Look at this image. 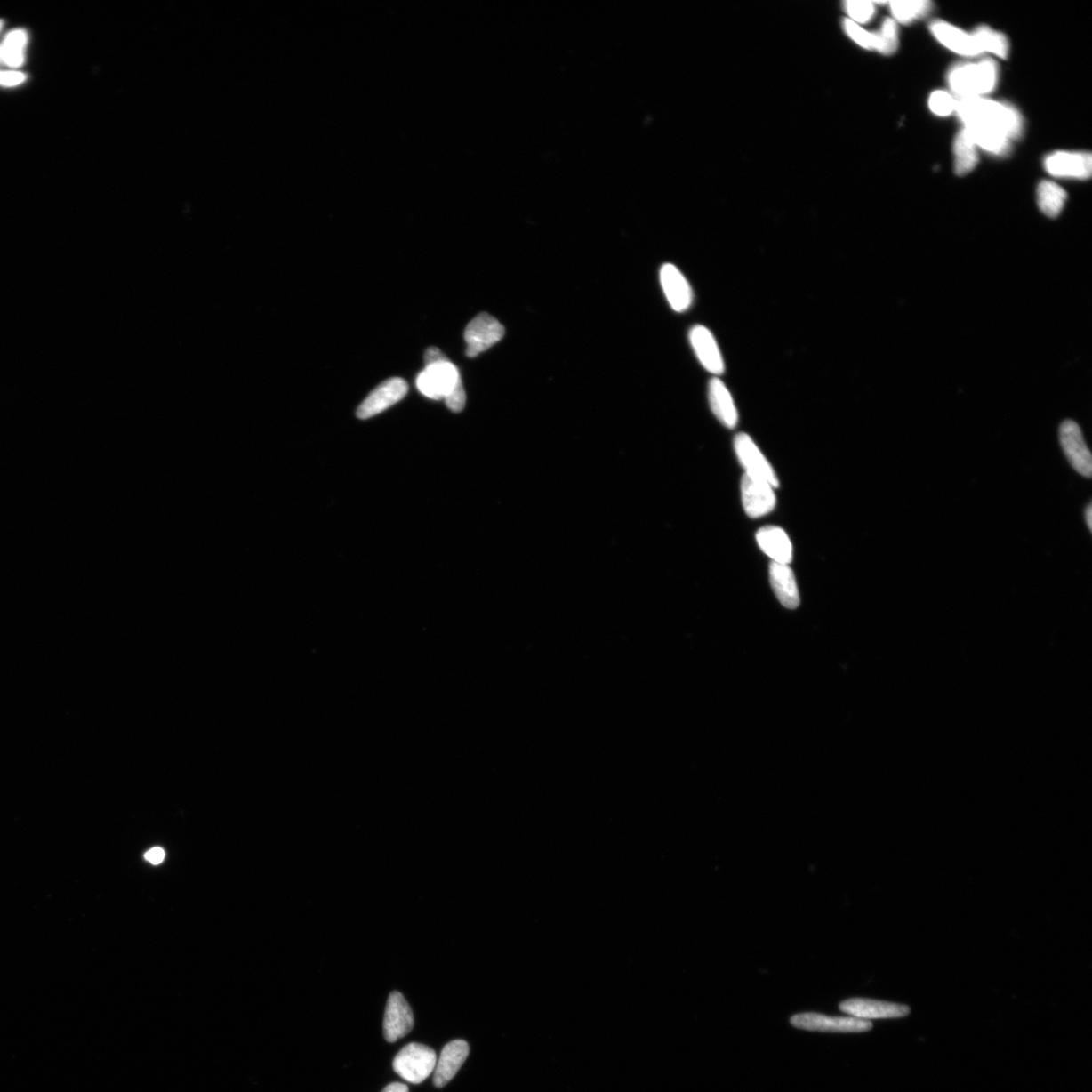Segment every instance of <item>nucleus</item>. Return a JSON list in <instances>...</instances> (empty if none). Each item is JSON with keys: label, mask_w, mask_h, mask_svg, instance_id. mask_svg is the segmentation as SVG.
<instances>
[{"label": "nucleus", "mask_w": 1092, "mask_h": 1092, "mask_svg": "<svg viewBox=\"0 0 1092 1092\" xmlns=\"http://www.w3.org/2000/svg\"><path fill=\"white\" fill-rule=\"evenodd\" d=\"M660 278L670 308L678 313L687 311L693 301V292L682 272L673 264H665Z\"/></svg>", "instance_id": "4468645a"}, {"label": "nucleus", "mask_w": 1092, "mask_h": 1092, "mask_svg": "<svg viewBox=\"0 0 1092 1092\" xmlns=\"http://www.w3.org/2000/svg\"><path fill=\"white\" fill-rule=\"evenodd\" d=\"M1086 518H1087L1088 526L1089 530L1092 531V507H1091V504H1089L1088 507L1087 508Z\"/></svg>", "instance_id": "72a5a7b5"}, {"label": "nucleus", "mask_w": 1092, "mask_h": 1092, "mask_svg": "<svg viewBox=\"0 0 1092 1092\" xmlns=\"http://www.w3.org/2000/svg\"><path fill=\"white\" fill-rule=\"evenodd\" d=\"M890 6L895 20L902 24H911V21L925 17L932 9V4L926 0H896L892 2Z\"/></svg>", "instance_id": "a878e982"}, {"label": "nucleus", "mask_w": 1092, "mask_h": 1092, "mask_svg": "<svg viewBox=\"0 0 1092 1092\" xmlns=\"http://www.w3.org/2000/svg\"><path fill=\"white\" fill-rule=\"evenodd\" d=\"M1037 196L1040 210L1049 218H1056L1060 215L1067 199V194L1064 189L1048 181L1039 184Z\"/></svg>", "instance_id": "4be33fe9"}, {"label": "nucleus", "mask_w": 1092, "mask_h": 1092, "mask_svg": "<svg viewBox=\"0 0 1092 1092\" xmlns=\"http://www.w3.org/2000/svg\"><path fill=\"white\" fill-rule=\"evenodd\" d=\"M3 28V20H0V29Z\"/></svg>", "instance_id": "f704fd0d"}, {"label": "nucleus", "mask_w": 1092, "mask_h": 1092, "mask_svg": "<svg viewBox=\"0 0 1092 1092\" xmlns=\"http://www.w3.org/2000/svg\"><path fill=\"white\" fill-rule=\"evenodd\" d=\"M28 43V34L24 29H14L7 34L3 45L2 63L12 68H20L25 62V48Z\"/></svg>", "instance_id": "b1692460"}, {"label": "nucleus", "mask_w": 1092, "mask_h": 1092, "mask_svg": "<svg viewBox=\"0 0 1092 1092\" xmlns=\"http://www.w3.org/2000/svg\"><path fill=\"white\" fill-rule=\"evenodd\" d=\"M964 130L976 147L987 152L1002 154L1009 149L1010 139L999 130L979 124L965 125Z\"/></svg>", "instance_id": "412c9836"}, {"label": "nucleus", "mask_w": 1092, "mask_h": 1092, "mask_svg": "<svg viewBox=\"0 0 1092 1092\" xmlns=\"http://www.w3.org/2000/svg\"><path fill=\"white\" fill-rule=\"evenodd\" d=\"M408 393V385L405 380L393 378L381 383L359 405L357 417L368 419L381 414L383 411L403 400Z\"/></svg>", "instance_id": "1a4fd4ad"}, {"label": "nucleus", "mask_w": 1092, "mask_h": 1092, "mask_svg": "<svg viewBox=\"0 0 1092 1092\" xmlns=\"http://www.w3.org/2000/svg\"><path fill=\"white\" fill-rule=\"evenodd\" d=\"M1045 167L1053 176L1088 180L1092 172L1091 154L1067 151L1053 153L1046 158Z\"/></svg>", "instance_id": "ddd939ff"}, {"label": "nucleus", "mask_w": 1092, "mask_h": 1092, "mask_svg": "<svg viewBox=\"0 0 1092 1092\" xmlns=\"http://www.w3.org/2000/svg\"><path fill=\"white\" fill-rule=\"evenodd\" d=\"M0 62H2V51H0Z\"/></svg>", "instance_id": "c9c22d12"}, {"label": "nucleus", "mask_w": 1092, "mask_h": 1092, "mask_svg": "<svg viewBox=\"0 0 1092 1092\" xmlns=\"http://www.w3.org/2000/svg\"><path fill=\"white\" fill-rule=\"evenodd\" d=\"M26 76L19 71L0 72V85L12 87L24 84Z\"/></svg>", "instance_id": "7c9ffc66"}, {"label": "nucleus", "mask_w": 1092, "mask_h": 1092, "mask_svg": "<svg viewBox=\"0 0 1092 1092\" xmlns=\"http://www.w3.org/2000/svg\"><path fill=\"white\" fill-rule=\"evenodd\" d=\"M770 581L775 595L785 608L795 609L799 606V587L796 584L794 573L789 565L772 562Z\"/></svg>", "instance_id": "6ab92c4d"}, {"label": "nucleus", "mask_w": 1092, "mask_h": 1092, "mask_svg": "<svg viewBox=\"0 0 1092 1092\" xmlns=\"http://www.w3.org/2000/svg\"><path fill=\"white\" fill-rule=\"evenodd\" d=\"M956 112L964 125L979 124L999 130L1010 140L1020 136L1023 120L1017 110L1006 103L984 98L961 99Z\"/></svg>", "instance_id": "f257e3e1"}, {"label": "nucleus", "mask_w": 1092, "mask_h": 1092, "mask_svg": "<svg viewBox=\"0 0 1092 1092\" xmlns=\"http://www.w3.org/2000/svg\"><path fill=\"white\" fill-rule=\"evenodd\" d=\"M794 1028L811 1032H863L872 1030V1023L854 1016H829L803 1013L791 1017Z\"/></svg>", "instance_id": "39448f33"}, {"label": "nucleus", "mask_w": 1092, "mask_h": 1092, "mask_svg": "<svg viewBox=\"0 0 1092 1092\" xmlns=\"http://www.w3.org/2000/svg\"><path fill=\"white\" fill-rule=\"evenodd\" d=\"M844 28L847 35L857 43L859 46L867 50H875L876 36L875 33H870L863 28L860 25L854 23L851 20H845Z\"/></svg>", "instance_id": "c756f323"}, {"label": "nucleus", "mask_w": 1092, "mask_h": 1092, "mask_svg": "<svg viewBox=\"0 0 1092 1092\" xmlns=\"http://www.w3.org/2000/svg\"><path fill=\"white\" fill-rule=\"evenodd\" d=\"M689 336L692 348L705 370L715 375L723 373L725 361L711 330L697 325L691 329Z\"/></svg>", "instance_id": "2eb2a0df"}, {"label": "nucleus", "mask_w": 1092, "mask_h": 1092, "mask_svg": "<svg viewBox=\"0 0 1092 1092\" xmlns=\"http://www.w3.org/2000/svg\"><path fill=\"white\" fill-rule=\"evenodd\" d=\"M735 449L737 459L745 470V475L761 479L773 488H777L779 481L768 461L758 448L754 440L748 434H737L735 438Z\"/></svg>", "instance_id": "0eeeda50"}, {"label": "nucleus", "mask_w": 1092, "mask_h": 1092, "mask_svg": "<svg viewBox=\"0 0 1092 1092\" xmlns=\"http://www.w3.org/2000/svg\"><path fill=\"white\" fill-rule=\"evenodd\" d=\"M845 11L848 17L855 24H866L872 19L875 13V6L873 3L866 2V0H848L845 3Z\"/></svg>", "instance_id": "cd10ccee"}, {"label": "nucleus", "mask_w": 1092, "mask_h": 1092, "mask_svg": "<svg viewBox=\"0 0 1092 1092\" xmlns=\"http://www.w3.org/2000/svg\"><path fill=\"white\" fill-rule=\"evenodd\" d=\"M957 102L949 92L936 91L929 97L928 106L935 115L947 116L956 112Z\"/></svg>", "instance_id": "c85d7f7f"}, {"label": "nucleus", "mask_w": 1092, "mask_h": 1092, "mask_svg": "<svg viewBox=\"0 0 1092 1092\" xmlns=\"http://www.w3.org/2000/svg\"><path fill=\"white\" fill-rule=\"evenodd\" d=\"M931 29L935 38L956 54L968 57L983 54L974 36L961 28L938 20L932 24Z\"/></svg>", "instance_id": "f3484780"}, {"label": "nucleus", "mask_w": 1092, "mask_h": 1092, "mask_svg": "<svg viewBox=\"0 0 1092 1092\" xmlns=\"http://www.w3.org/2000/svg\"><path fill=\"white\" fill-rule=\"evenodd\" d=\"M1061 446L1072 468L1083 477L1089 478L1092 474V459L1090 450L1080 427L1072 420H1065L1060 427Z\"/></svg>", "instance_id": "6e6552de"}, {"label": "nucleus", "mask_w": 1092, "mask_h": 1092, "mask_svg": "<svg viewBox=\"0 0 1092 1092\" xmlns=\"http://www.w3.org/2000/svg\"><path fill=\"white\" fill-rule=\"evenodd\" d=\"M708 398L713 414L723 425L733 430L739 422V415L725 382L718 378L712 379L708 387Z\"/></svg>", "instance_id": "aec40b11"}, {"label": "nucleus", "mask_w": 1092, "mask_h": 1092, "mask_svg": "<svg viewBox=\"0 0 1092 1092\" xmlns=\"http://www.w3.org/2000/svg\"><path fill=\"white\" fill-rule=\"evenodd\" d=\"M381 1092H409L408 1087L403 1083H392L383 1089Z\"/></svg>", "instance_id": "473e14b6"}, {"label": "nucleus", "mask_w": 1092, "mask_h": 1092, "mask_svg": "<svg viewBox=\"0 0 1092 1092\" xmlns=\"http://www.w3.org/2000/svg\"><path fill=\"white\" fill-rule=\"evenodd\" d=\"M977 41L981 52H988L1000 58L1008 55V42L1007 36L988 27H979L972 33Z\"/></svg>", "instance_id": "393cba45"}, {"label": "nucleus", "mask_w": 1092, "mask_h": 1092, "mask_svg": "<svg viewBox=\"0 0 1092 1092\" xmlns=\"http://www.w3.org/2000/svg\"><path fill=\"white\" fill-rule=\"evenodd\" d=\"M437 1054L422 1044L412 1043L403 1048L395 1057V1072L413 1084L423 1082L437 1066Z\"/></svg>", "instance_id": "20e7f679"}, {"label": "nucleus", "mask_w": 1092, "mask_h": 1092, "mask_svg": "<svg viewBox=\"0 0 1092 1092\" xmlns=\"http://www.w3.org/2000/svg\"><path fill=\"white\" fill-rule=\"evenodd\" d=\"M977 147L964 129L959 132L954 143L955 172L966 175L978 164Z\"/></svg>", "instance_id": "5701e85b"}, {"label": "nucleus", "mask_w": 1092, "mask_h": 1092, "mask_svg": "<svg viewBox=\"0 0 1092 1092\" xmlns=\"http://www.w3.org/2000/svg\"><path fill=\"white\" fill-rule=\"evenodd\" d=\"M505 329L493 316L482 313L472 319L464 331V341L468 344L467 357H476L478 354L488 350L504 337Z\"/></svg>", "instance_id": "423d86ee"}, {"label": "nucleus", "mask_w": 1092, "mask_h": 1092, "mask_svg": "<svg viewBox=\"0 0 1092 1092\" xmlns=\"http://www.w3.org/2000/svg\"><path fill=\"white\" fill-rule=\"evenodd\" d=\"M839 1009L848 1016L866 1021L903 1017L911 1014V1008L907 1006L868 999L847 1000L840 1002Z\"/></svg>", "instance_id": "f8f14e48"}, {"label": "nucleus", "mask_w": 1092, "mask_h": 1092, "mask_svg": "<svg viewBox=\"0 0 1092 1092\" xmlns=\"http://www.w3.org/2000/svg\"><path fill=\"white\" fill-rule=\"evenodd\" d=\"M417 387L425 397L432 400H442L463 387L459 368L450 361L446 354L438 360L427 365L424 371L419 373Z\"/></svg>", "instance_id": "7ed1b4c3"}, {"label": "nucleus", "mask_w": 1092, "mask_h": 1092, "mask_svg": "<svg viewBox=\"0 0 1092 1092\" xmlns=\"http://www.w3.org/2000/svg\"><path fill=\"white\" fill-rule=\"evenodd\" d=\"M875 51H878L879 53L887 56L894 54L898 47V29L896 21L894 19L885 20L879 31L875 32Z\"/></svg>", "instance_id": "bb28decb"}, {"label": "nucleus", "mask_w": 1092, "mask_h": 1092, "mask_svg": "<svg viewBox=\"0 0 1092 1092\" xmlns=\"http://www.w3.org/2000/svg\"><path fill=\"white\" fill-rule=\"evenodd\" d=\"M165 858V853L160 847L151 848L149 852H147L145 854V859L147 861H149L151 864L153 865L161 864V863L164 862Z\"/></svg>", "instance_id": "2f4dec72"}, {"label": "nucleus", "mask_w": 1092, "mask_h": 1092, "mask_svg": "<svg viewBox=\"0 0 1092 1092\" xmlns=\"http://www.w3.org/2000/svg\"><path fill=\"white\" fill-rule=\"evenodd\" d=\"M756 538L759 548L774 563L789 565L792 562V543L783 529L766 526L758 531Z\"/></svg>", "instance_id": "a211bd4d"}, {"label": "nucleus", "mask_w": 1092, "mask_h": 1092, "mask_svg": "<svg viewBox=\"0 0 1092 1092\" xmlns=\"http://www.w3.org/2000/svg\"><path fill=\"white\" fill-rule=\"evenodd\" d=\"M413 1027H414V1016H413L409 1003L401 992L390 993L385 1020H383V1035L387 1041L389 1043L397 1042V1040L408 1035Z\"/></svg>", "instance_id": "9d476101"}, {"label": "nucleus", "mask_w": 1092, "mask_h": 1092, "mask_svg": "<svg viewBox=\"0 0 1092 1092\" xmlns=\"http://www.w3.org/2000/svg\"><path fill=\"white\" fill-rule=\"evenodd\" d=\"M742 500L745 513L751 518H759L769 514L776 506V496L773 486L748 475H744L741 484Z\"/></svg>", "instance_id": "9b49d317"}, {"label": "nucleus", "mask_w": 1092, "mask_h": 1092, "mask_svg": "<svg viewBox=\"0 0 1092 1092\" xmlns=\"http://www.w3.org/2000/svg\"><path fill=\"white\" fill-rule=\"evenodd\" d=\"M470 1054V1046L463 1040H455L442 1049L434 1069L433 1082L437 1088H444L454 1079Z\"/></svg>", "instance_id": "dca6fc26"}, {"label": "nucleus", "mask_w": 1092, "mask_h": 1092, "mask_svg": "<svg viewBox=\"0 0 1092 1092\" xmlns=\"http://www.w3.org/2000/svg\"><path fill=\"white\" fill-rule=\"evenodd\" d=\"M998 66L992 59L956 66L949 73L951 90L961 99L983 98L998 84Z\"/></svg>", "instance_id": "f03ea898"}]
</instances>
